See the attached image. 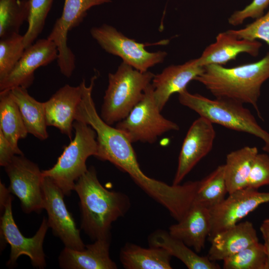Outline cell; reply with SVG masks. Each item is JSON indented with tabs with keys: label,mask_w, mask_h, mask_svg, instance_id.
Returning a JSON list of instances; mask_svg holds the SVG:
<instances>
[{
	"label": "cell",
	"mask_w": 269,
	"mask_h": 269,
	"mask_svg": "<svg viewBox=\"0 0 269 269\" xmlns=\"http://www.w3.org/2000/svg\"><path fill=\"white\" fill-rule=\"evenodd\" d=\"M204 67L197 58L180 65H170L159 74L154 75L152 85L156 104L161 111L172 95L187 89L188 84L201 74Z\"/></svg>",
	"instance_id": "obj_15"
},
{
	"label": "cell",
	"mask_w": 269,
	"mask_h": 269,
	"mask_svg": "<svg viewBox=\"0 0 269 269\" xmlns=\"http://www.w3.org/2000/svg\"><path fill=\"white\" fill-rule=\"evenodd\" d=\"M229 194L220 204L210 209V241L218 233L238 223L260 205L269 202V192L247 187Z\"/></svg>",
	"instance_id": "obj_12"
},
{
	"label": "cell",
	"mask_w": 269,
	"mask_h": 269,
	"mask_svg": "<svg viewBox=\"0 0 269 269\" xmlns=\"http://www.w3.org/2000/svg\"><path fill=\"white\" fill-rule=\"evenodd\" d=\"M0 132L9 142L17 155H23L18 141L27 136L28 132L18 107L10 91L0 92Z\"/></svg>",
	"instance_id": "obj_25"
},
{
	"label": "cell",
	"mask_w": 269,
	"mask_h": 269,
	"mask_svg": "<svg viewBox=\"0 0 269 269\" xmlns=\"http://www.w3.org/2000/svg\"><path fill=\"white\" fill-rule=\"evenodd\" d=\"M210 229V209L194 202L184 218L170 226L168 232L171 235L199 253L204 248Z\"/></svg>",
	"instance_id": "obj_19"
},
{
	"label": "cell",
	"mask_w": 269,
	"mask_h": 269,
	"mask_svg": "<svg viewBox=\"0 0 269 269\" xmlns=\"http://www.w3.org/2000/svg\"><path fill=\"white\" fill-rule=\"evenodd\" d=\"M224 269H267V255L264 244L250 245L223 261Z\"/></svg>",
	"instance_id": "obj_28"
},
{
	"label": "cell",
	"mask_w": 269,
	"mask_h": 269,
	"mask_svg": "<svg viewBox=\"0 0 269 269\" xmlns=\"http://www.w3.org/2000/svg\"><path fill=\"white\" fill-rule=\"evenodd\" d=\"M111 0H64L61 16L55 21L47 38L54 42L58 50L57 61L61 73L69 78L75 68V57L67 44L69 31L78 26L92 7Z\"/></svg>",
	"instance_id": "obj_10"
},
{
	"label": "cell",
	"mask_w": 269,
	"mask_h": 269,
	"mask_svg": "<svg viewBox=\"0 0 269 269\" xmlns=\"http://www.w3.org/2000/svg\"><path fill=\"white\" fill-rule=\"evenodd\" d=\"M262 46L257 40L238 38L228 30L219 33L215 42L206 47L197 60L203 67L210 64L225 65L241 53L258 56Z\"/></svg>",
	"instance_id": "obj_17"
},
{
	"label": "cell",
	"mask_w": 269,
	"mask_h": 269,
	"mask_svg": "<svg viewBox=\"0 0 269 269\" xmlns=\"http://www.w3.org/2000/svg\"><path fill=\"white\" fill-rule=\"evenodd\" d=\"M25 49L23 35L19 33L0 38V81L12 70Z\"/></svg>",
	"instance_id": "obj_30"
},
{
	"label": "cell",
	"mask_w": 269,
	"mask_h": 269,
	"mask_svg": "<svg viewBox=\"0 0 269 269\" xmlns=\"http://www.w3.org/2000/svg\"><path fill=\"white\" fill-rule=\"evenodd\" d=\"M227 193L223 164L199 181L194 202L210 209L222 202Z\"/></svg>",
	"instance_id": "obj_26"
},
{
	"label": "cell",
	"mask_w": 269,
	"mask_h": 269,
	"mask_svg": "<svg viewBox=\"0 0 269 269\" xmlns=\"http://www.w3.org/2000/svg\"><path fill=\"white\" fill-rule=\"evenodd\" d=\"M209 259L223 261L250 245L259 242L256 229L249 221L237 223L217 234L210 241Z\"/></svg>",
	"instance_id": "obj_20"
},
{
	"label": "cell",
	"mask_w": 269,
	"mask_h": 269,
	"mask_svg": "<svg viewBox=\"0 0 269 269\" xmlns=\"http://www.w3.org/2000/svg\"><path fill=\"white\" fill-rule=\"evenodd\" d=\"M266 185H269V155L258 153L254 160L246 187L258 190Z\"/></svg>",
	"instance_id": "obj_32"
},
{
	"label": "cell",
	"mask_w": 269,
	"mask_h": 269,
	"mask_svg": "<svg viewBox=\"0 0 269 269\" xmlns=\"http://www.w3.org/2000/svg\"><path fill=\"white\" fill-rule=\"evenodd\" d=\"M264 245L267 255V269H269V240H265Z\"/></svg>",
	"instance_id": "obj_36"
},
{
	"label": "cell",
	"mask_w": 269,
	"mask_h": 269,
	"mask_svg": "<svg viewBox=\"0 0 269 269\" xmlns=\"http://www.w3.org/2000/svg\"><path fill=\"white\" fill-rule=\"evenodd\" d=\"M150 83L141 100L129 114L117 123L116 128L132 142H154L158 136L171 131H178L179 126L164 118L157 106Z\"/></svg>",
	"instance_id": "obj_7"
},
{
	"label": "cell",
	"mask_w": 269,
	"mask_h": 269,
	"mask_svg": "<svg viewBox=\"0 0 269 269\" xmlns=\"http://www.w3.org/2000/svg\"><path fill=\"white\" fill-rule=\"evenodd\" d=\"M171 256L164 249L144 248L127 243L122 248L120 260L126 269H171Z\"/></svg>",
	"instance_id": "obj_22"
},
{
	"label": "cell",
	"mask_w": 269,
	"mask_h": 269,
	"mask_svg": "<svg viewBox=\"0 0 269 269\" xmlns=\"http://www.w3.org/2000/svg\"><path fill=\"white\" fill-rule=\"evenodd\" d=\"M10 91L18 107L28 133L40 140L47 139L48 134L44 102L36 100L24 88L17 87Z\"/></svg>",
	"instance_id": "obj_23"
},
{
	"label": "cell",
	"mask_w": 269,
	"mask_h": 269,
	"mask_svg": "<svg viewBox=\"0 0 269 269\" xmlns=\"http://www.w3.org/2000/svg\"><path fill=\"white\" fill-rule=\"evenodd\" d=\"M148 242L150 247L164 249L171 256L180 260L189 269H220L208 256L198 255L182 241L171 235L168 231L160 229L153 231L149 235Z\"/></svg>",
	"instance_id": "obj_21"
},
{
	"label": "cell",
	"mask_w": 269,
	"mask_h": 269,
	"mask_svg": "<svg viewBox=\"0 0 269 269\" xmlns=\"http://www.w3.org/2000/svg\"><path fill=\"white\" fill-rule=\"evenodd\" d=\"M216 137L213 124L199 117L189 128L184 139L172 184L178 185L211 150Z\"/></svg>",
	"instance_id": "obj_14"
},
{
	"label": "cell",
	"mask_w": 269,
	"mask_h": 269,
	"mask_svg": "<svg viewBox=\"0 0 269 269\" xmlns=\"http://www.w3.org/2000/svg\"><path fill=\"white\" fill-rule=\"evenodd\" d=\"M43 208L48 214L47 223L54 236L58 237L65 247L75 250H83L86 247L77 228L74 219L67 210L63 192L54 181L43 177L42 182Z\"/></svg>",
	"instance_id": "obj_11"
},
{
	"label": "cell",
	"mask_w": 269,
	"mask_h": 269,
	"mask_svg": "<svg viewBox=\"0 0 269 269\" xmlns=\"http://www.w3.org/2000/svg\"><path fill=\"white\" fill-rule=\"evenodd\" d=\"M29 16V0H0V38L19 33Z\"/></svg>",
	"instance_id": "obj_27"
},
{
	"label": "cell",
	"mask_w": 269,
	"mask_h": 269,
	"mask_svg": "<svg viewBox=\"0 0 269 269\" xmlns=\"http://www.w3.org/2000/svg\"><path fill=\"white\" fill-rule=\"evenodd\" d=\"M92 37L108 53L120 57L123 62L135 69L145 72L154 65L162 63L167 53L147 51L146 44L129 38L114 27L104 24L90 30Z\"/></svg>",
	"instance_id": "obj_8"
},
{
	"label": "cell",
	"mask_w": 269,
	"mask_h": 269,
	"mask_svg": "<svg viewBox=\"0 0 269 269\" xmlns=\"http://www.w3.org/2000/svg\"><path fill=\"white\" fill-rule=\"evenodd\" d=\"M269 6V0H253L241 10L235 11L228 18V22L233 26L242 24L249 18H257L263 15L265 10Z\"/></svg>",
	"instance_id": "obj_33"
},
{
	"label": "cell",
	"mask_w": 269,
	"mask_h": 269,
	"mask_svg": "<svg viewBox=\"0 0 269 269\" xmlns=\"http://www.w3.org/2000/svg\"><path fill=\"white\" fill-rule=\"evenodd\" d=\"M111 237L98 239L82 251L65 247L59 257V266L64 269H116L110 257Z\"/></svg>",
	"instance_id": "obj_18"
},
{
	"label": "cell",
	"mask_w": 269,
	"mask_h": 269,
	"mask_svg": "<svg viewBox=\"0 0 269 269\" xmlns=\"http://www.w3.org/2000/svg\"><path fill=\"white\" fill-rule=\"evenodd\" d=\"M269 79V52L260 60L231 68L210 64L195 80L216 98L251 105L262 118L258 105L263 84Z\"/></svg>",
	"instance_id": "obj_2"
},
{
	"label": "cell",
	"mask_w": 269,
	"mask_h": 269,
	"mask_svg": "<svg viewBox=\"0 0 269 269\" xmlns=\"http://www.w3.org/2000/svg\"><path fill=\"white\" fill-rule=\"evenodd\" d=\"M53 0H29L28 28L23 35L25 49L31 45L41 33Z\"/></svg>",
	"instance_id": "obj_29"
},
{
	"label": "cell",
	"mask_w": 269,
	"mask_h": 269,
	"mask_svg": "<svg viewBox=\"0 0 269 269\" xmlns=\"http://www.w3.org/2000/svg\"><path fill=\"white\" fill-rule=\"evenodd\" d=\"M179 103L197 113L212 124L261 139L263 149L269 153V133L261 127L251 111L239 102L225 99H209L187 89L179 93Z\"/></svg>",
	"instance_id": "obj_3"
},
{
	"label": "cell",
	"mask_w": 269,
	"mask_h": 269,
	"mask_svg": "<svg viewBox=\"0 0 269 269\" xmlns=\"http://www.w3.org/2000/svg\"><path fill=\"white\" fill-rule=\"evenodd\" d=\"M8 188L0 183V207L3 211L0 217V239L10 246L9 259L6 265L13 267L18 258L22 255L28 256L32 266L44 269L46 265L43 249V241L48 228L47 220L43 218L36 234L31 238L24 237L16 226L12 213V196Z\"/></svg>",
	"instance_id": "obj_6"
},
{
	"label": "cell",
	"mask_w": 269,
	"mask_h": 269,
	"mask_svg": "<svg viewBox=\"0 0 269 269\" xmlns=\"http://www.w3.org/2000/svg\"><path fill=\"white\" fill-rule=\"evenodd\" d=\"M154 76L151 72H140L123 62L114 73H109L101 111L103 120L111 126L124 119L141 100Z\"/></svg>",
	"instance_id": "obj_4"
},
{
	"label": "cell",
	"mask_w": 269,
	"mask_h": 269,
	"mask_svg": "<svg viewBox=\"0 0 269 269\" xmlns=\"http://www.w3.org/2000/svg\"><path fill=\"white\" fill-rule=\"evenodd\" d=\"M228 31L239 39H260L269 45V8L266 14L240 29Z\"/></svg>",
	"instance_id": "obj_31"
},
{
	"label": "cell",
	"mask_w": 269,
	"mask_h": 269,
	"mask_svg": "<svg viewBox=\"0 0 269 269\" xmlns=\"http://www.w3.org/2000/svg\"><path fill=\"white\" fill-rule=\"evenodd\" d=\"M15 155L16 151L0 132V165L5 167Z\"/></svg>",
	"instance_id": "obj_34"
},
{
	"label": "cell",
	"mask_w": 269,
	"mask_h": 269,
	"mask_svg": "<svg viewBox=\"0 0 269 269\" xmlns=\"http://www.w3.org/2000/svg\"><path fill=\"white\" fill-rule=\"evenodd\" d=\"M260 231L264 240H269V218L263 222L260 227Z\"/></svg>",
	"instance_id": "obj_35"
},
{
	"label": "cell",
	"mask_w": 269,
	"mask_h": 269,
	"mask_svg": "<svg viewBox=\"0 0 269 269\" xmlns=\"http://www.w3.org/2000/svg\"><path fill=\"white\" fill-rule=\"evenodd\" d=\"M81 85L72 86L66 84L44 102L47 127L57 128L71 140L73 124L78 106L82 97Z\"/></svg>",
	"instance_id": "obj_16"
},
{
	"label": "cell",
	"mask_w": 269,
	"mask_h": 269,
	"mask_svg": "<svg viewBox=\"0 0 269 269\" xmlns=\"http://www.w3.org/2000/svg\"><path fill=\"white\" fill-rule=\"evenodd\" d=\"M258 153L257 147L246 146L227 155L224 169L229 194L246 188L254 160Z\"/></svg>",
	"instance_id": "obj_24"
},
{
	"label": "cell",
	"mask_w": 269,
	"mask_h": 269,
	"mask_svg": "<svg viewBox=\"0 0 269 269\" xmlns=\"http://www.w3.org/2000/svg\"><path fill=\"white\" fill-rule=\"evenodd\" d=\"M73 127L74 139L64 148L52 167L42 170L43 176L51 178L64 196L70 195L76 181L88 170L87 159L95 156L97 150V134L90 126L75 120Z\"/></svg>",
	"instance_id": "obj_5"
},
{
	"label": "cell",
	"mask_w": 269,
	"mask_h": 269,
	"mask_svg": "<svg viewBox=\"0 0 269 269\" xmlns=\"http://www.w3.org/2000/svg\"><path fill=\"white\" fill-rule=\"evenodd\" d=\"M74 190L80 199L81 228L94 241L111 237L112 223L130 208L129 197L122 192L104 188L94 167L76 181Z\"/></svg>",
	"instance_id": "obj_1"
},
{
	"label": "cell",
	"mask_w": 269,
	"mask_h": 269,
	"mask_svg": "<svg viewBox=\"0 0 269 269\" xmlns=\"http://www.w3.org/2000/svg\"><path fill=\"white\" fill-rule=\"evenodd\" d=\"M4 167L9 180V191L19 199L26 213H38L43 208L42 171L24 155H15Z\"/></svg>",
	"instance_id": "obj_9"
},
{
	"label": "cell",
	"mask_w": 269,
	"mask_h": 269,
	"mask_svg": "<svg viewBox=\"0 0 269 269\" xmlns=\"http://www.w3.org/2000/svg\"><path fill=\"white\" fill-rule=\"evenodd\" d=\"M58 57V50L53 41L40 39L26 48L10 73L0 81V92L8 91L17 87L28 88L33 83L34 72L45 66Z\"/></svg>",
	"instance_id": "obj_13"
}]
</instances>
